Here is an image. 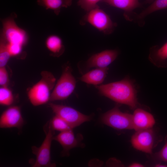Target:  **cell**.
<instances>
[{"mask_svg":"<svg viewBox=\"0 0 167 167\" xmlns=\"http://www.w3.org/2000/svg\"><path fill=\"white\" fill-rule=\"evenodd\" d=\"M129 167H143V165H142L141 164L137 163H134L132 164H131L130 165Z\"/></svg>","mask_w":167,"mask_h":167,"instance_id":"484cf974","label":"cell"},{"mask_svg":"<svg viewBox=\"0 0 167 167\" xmlns=\"http://www.w3.org/2000/svg\"><path fill=\"white\" fill-rule=\"evenodd\" d=\"M50 126L54 130L61 132L72 130L73 128L65 120L55 115L49 122Z\"/></svg>","mask_w":167,"mask_h":167,"instance_id":"ffe728a7","label":"cell"},{"mask_svg":"<svg viewBox=\"0 0 167 167\" xmlns=\"http://www.w3.org/2000/svg\"><path fill=\"white\" fill-rule=\"evenodd\" d=\"M132 120L133 129L136 131L152 128L155 123L151 113L140 108L135 109Z\"/></svg>","mask_w":167,"mask_h":167,"instance_id":"7c38bea8","label":"cell"},{"mask_svg":"<svg viewBox=\"0 0 167 167\" xmlns=\"http://www.w3.org/2000/svg\"><path fill=\"white\" fill-rule=\"evenodd\" d=\"M37 2L46 9L53 10L58 15L62 8H67L71 5L72 0H37Z\"/></svg>","mask_w":167,"mask_h":167,"instance_id":"d6986e66","label":"cell"},{"mask_svg":"<svg viewBox=\"0 0 167 167\" xmlns=\"http://www.w3.org/2000/svg\"><path fill=\"white\" fill-rule=\"evenodd\" d=\"M16 15L11 16L2 20V28L0 38L8 45L23 47L27 43L28 37L27 32L16 24L15 19Z\"/></svg>","mask_w":167,"mask_h":167,"instance_id":"3957f363","label":"cell"},{"mask_svg":"<svg viewBox=\"0 0 167 167\" xmlns=\"http://www.w3.org/2000/svg\"><path fill=\"white\" fill-rule=\"evenodd\" d=\"M24 121L20 109L17 106H11L4 111L0 117V127L9 128L12 127L21 129Z\"/></svg>","mask_w":167,"mask_h":167,"instance_id":"30bf717a","label":"cell"},{"mask_svg":"<svg viewBox=\"0 0 167 167\" xmlns=\"http://www.w3.org/2000/svg\"><path fill=\"white\" fill-rule=\"evenodd\" d=\"M41 75V80L34 84L28 93V99L34 106L45 104L50 101V91L55 83V78L50 72L43 71Z\"/></svg>","mask_w":167,"mask_h":167,"instance_id":"7a4b0ae2","label":"cell"},{"mask_svg":"<svg viewBox=\"0 0 167 167\" xmlns=\"http://www.w3.org/2000/svg\"><path fill=\"white\" fill-rule=\"evenodd\" d=\"M155 141V134L152 128L136 131L131 142L135 149L147 153L152 152Z\"/></svg>","mask_w":167,"mask_h":167,"instance_id":"9c48e42d","label":"cell"},{"mask_svg":"<svg viewBox=\"0 0 167 167\" xmlns=\"http://www.w3.org/2000/svg\"><path fill=\"white\" fill-rule=\"evenodd\" d=\"M101 0H78V5L88 12L98 6L97 4Z\"/></svg>","mask_w":167,"mask_h":167,"instance_id":"603a6c76","label":"cell"},{"mask_svg":"<svg viewBox=\"0 0 167 167\" xmlns=\"http://www.w3.org/2000/svg\"><path fill=\"white\" fill-rule=\"evenodd\" d=\"M71 72L69 66L64 69L51 93L50 101L65 100L73 92L76 82Z\"/></svg>","mask_w":167,"mask_h":167,"instance_id":"5b68a950","label":"cell"},{"mask_svg":"<svg viewBox=\"0 0 167 167\" xmlns=\"http://www.w3.org/2000/svg\"><path fill=\"white\" fill-rule=\"evenodd\" d=\"M14 101V96L11 91L7 86H1L0 88V104L10 106Z\"/></svg>","mask_w":167,"mask_h":167,"instance_id":"44dd1931","label":"cell"},{"mask_svg":"<svg viewBox=\"0 0 167 167\" xmlns=\"http://www.w3.org/2000/svg\"><path fill=\"white\" fill-rule=\"evenodd\" d=\"M101 121L116 129H133L132 115L122 112L118 106L103 114Z\"/></svg>","mask_w":167,"mask_h":167,"instance_id":"52a82bcc","label":"cell"},{"mask_svg":"<svg viewBox=\"0 0 167 167\" xmlns=\"http://www.w3.org/2000/svg\"><path fill=\"white\" fill-rule=\"evenodd\" d=\"M83 21L88 22L105 34H109L114 31L117 24L110 16L98 6L88 12Z\"/></svg>","mask_w":167,"mask_h":167,"instance_id":"8992f818","label":"cell"},{"mask_svg":"<svg viewBox=\"0 0 167 167\" xmlns=\"http://www.w3.org/2000/svg\"><path fill=\"white\" fill-rule=\"evenodd\" d=\"M44 130L45 137L41 146L39 147L35 146L32 147V152L36 156V161L32 167H55V164L51 161V147L54 131L52 128L49 122L44 126Z\"/></svg>","mask_w":167,"mask_h":167,"instance_id":"277c9868","label":"cell"},{"mask_svg":"<svg viewBox=\"0 0 167 167\" xmlns=\"http://www.w3.org/2000/svg\"><path fill=\"white\" fill-rule=\"evenodd\" d=\"M96 88L102 95L118 103L126 105L131 109H136L138 105L137 91L133 82L128 77L97 85Z\"/></svg>","mask_w":167,"mask_h":167,"instance_id":"6da1fadb","label":"cell"},{"mask_svg":"<svg viewBox=\"0 0 167 167\" xmlns=\"http://www.w3.org/2000/svg\"><path fill=\"white\" fill-rule=\"evenodd\" d=\"M149 61L159 68L167 67V41L161 47L155 45L150 49L148 57Z\"/></svg>","mask_w":167,"mask_h":167,"instance_id":"5bb4252c","label":"cell"},{"mask_svg":"<svg viewBox=\"0 0 167 167\" xmlns=\"http://www.w3.org/2000/svg\"><path fill=\"white\" fill-rule=\"evenodd\" d=\"M11 57L6 42L0 38V67L5 66Z\"/></svg>","mask_w":167,"mask_h":167,"instance_id":"7402d4cb","label":"cell"},{"mask_svg":"<svg viewBox=\"0 0 167 167\" xmlns=\"http://www.w3.org/2000/svg\"><path fill=\"white\" fill-rule=\"evenodd\" d=\"M48 105L55 115L65 120L73 129L91 119L90 116L83 114L68 106L52 103H49Z\"/></svg>","mask_w":167,"mask_h":167,"instance_id":"ba28073f","label":"cell"},{"mask_svg":"<svg viewBox=\"0 0 167 167\" xmlns=\"http://www.w3.org/2000/svg\"><path fill=\"white\" fill-rule=\"evenodd\" d=\"M110 6L122 9L124 11L123 15L128 21L133 20V11L141 6L139 0H101Z\"/></svg>","mask_w":167,"mask_h":167,"instance_id":"4fadbf2b","label":"cell"},{"mask_svg":"<svg viewBox=\"0 0 167 167\" xmlns=\"http://www.w3.org/2000/svg\"><path fill=\"white\" fill-rule=\"evenodd\" d=\"M154 0H145V2L146 3H151Z\"/></svg>","mask_w":167,"mask_h":167,"instance_id":"83f0119b","label":"cell"},{"mask_svg":"<svg viewBox=\"0 0 167 167\" xmlns=\"http://www.w3.org/2000/svg\"><path fill=\"white\" fill-rule=\"evenodd\" d=\"M167 9V0H154L147 8L140 13L135 15V18L139 24L143 25V19L148 15L157 11Z\"/></svg>","mask_w":167,"mask_h":167,"instance_id":"e0dca14e","label":"cell"},{"mask_svg":"<svg viewBox=\"0 0 167 167\" xmlns=\"http://www.w3.org/2000/svg\"><path fill=\"white\" fill-rule=\"evenodd\" d=\"M9 76L5 66L0 67V85L1 86H7Z\"/></svg>","mask_w":167,"mask_h":167,"instance_id":"cb8c5ba5","label":"cell"},{"mask_svg":"<svg viewBox=\"0 0 167 167\" xmlns=\"http://www.w3.org/2000/svg\"><path fill=\"white\" fill-rule=\"evenodd\" d=\"M109 68H97L83 75L80 79L82 82L96 86L102 83L105 79Z\"/></svg>","mask_w":167,"mask_h":167,"instance_id":"2e32d148","label":"cell"},{"mask_svg":"<svg viewBox=\"0 0 167 167\" xmlns=\"http://www.w3.org/2000/svg\"><path fill=\"white\" fill-rule=\"evenodd\" d=\"M53 139L58 141L63 148V153L68 154L72 148L78 145L79 140L76 137L72 130L60 132L54 137Z\"/></svg>","mask_w":167,"mask_h":167,"instance_id":"9a60e30c","label":"cell"},{"mask_svg":"<svg viewBox=\"0 0 167 167\" xmlns=\"http://www.w3.org/2000/svg\"><path fill=\"white\" fill-rule=\"evenodd\" d=\"M118 54L115 49H107L91 56L87 62L89 68H105L113 62Z\"/></svg>","mask_w":167,"mask_h":167,"instance_id":"8fae6325","label":"cell"},{"mask_svg":"<svg viewBox=\"0 0 167 167\" xmlns=\"http://www.w3.org/2000/svg\"><path fill=\"white\" fill-rule=\"evenodd\" d=\"M156 156L159 160L167 162V142L161 150L156 153Z\"/></svg>","mask_w":167,"mask_h":167,"instance_id":"d4e9b609","label":"cell"},{"mask_svg":"<svg viewBox=\"0 0 167 167\" xmlns=\"http://www.w3.org/2000/svg\"><path fill=\"white\" fill-rule=\"evenodd\" d=\"M156 167H167V165H165L161 164H157L155 165Z\"/></svg>","mask_w":167,"mask_h":167,"instance_id":"4316f807","label":"cell"},{"mask_svg":"<svg viewBox=\"0 0 167 167\" xmlns=\"http://www.w3.org/2000/svg\"><path fill=\"white\" fill-rule=\"evenodd\" d=\"M45 45L53 56L59 57L64 50V47L61 38L56 35L48 36L46 39Z\"/></svg>","mask_w":167,"mask_h":167,"instance_id":"ac0fdd59","label":"cell"}]
</instances>
